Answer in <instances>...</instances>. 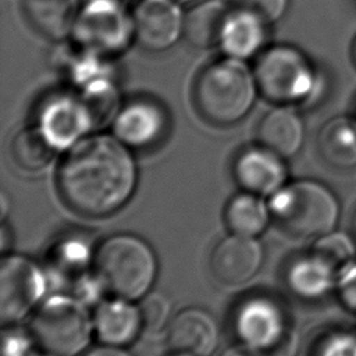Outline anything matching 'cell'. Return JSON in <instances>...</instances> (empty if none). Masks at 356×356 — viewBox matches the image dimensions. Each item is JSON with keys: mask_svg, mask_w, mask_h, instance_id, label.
<instances>
[{"mask_svg": "<svg viewBox=\"0 0 356 356\" xmlns=\"http://www.w3.org/2000/svg\"><path fill=\"white\" fill-rule=\"evenodd\" d=\"M165 128L164 110L149 99L125 104L113 121L114 135L127 146L143 147L160 138Z\"/></svg>", "mask_w": 356, "mask_h": 356, "instance_id": "obj_13", "label": "cell"}, {"mask_svg": "<svg viewBox=\"0 0 356 356\" xmlns=\"http://www.w3.org/2000/svg\"><path fill=\"white\" fill-rule=\"evenodd\" d=\"M93 321L79 299L53 296L35 312L31 323L33 341L53 356H75L88 345Z\"/></svg>", "mask_w": 356, "mask_h": 356, "instance_id": "obj_5", "label": "cell"}, {"mask_svg": "<svg viewBox=\"0 0 356 356\" xmlns=\"http://www.w3.org/2000/svg\"><path fill=\"white\" fill-rule=\"evenodd\" d=\"M335 291L343 307L356 313V259L338 270Z\"/></svg>", "mask_w": 356, "mask_h": 356, "instance_id": "obj_29", "label": "cell"}, {"mask_svg": "<svg viewBox=\"0 0 356 356\" xmlns=\"http://www.w3.org/2000/svg\"><path fill=\"white\" fill-rule=\"evenodd\" d=\"M174 356H191V355H182V353H174Z\"/></svg>", "mask_w": 356, "mask_h": 356, "instance_id": "obj_37", "label": "cell"}, {"mask_svg": "<svg viewBox=\"0 0 356 356\" xmlns=\"http://www.w3.org/2000/svg\"><path fill=\"white\" fill-rule=\"evenodd\" d=\"M229 10L220 0H204L193 6L184 15L182 35L199 49L218 46Z\"/></svg>", "mask_w": 356, "mask_h": 356, "instance_id": "obj_21", "label": "cell"}, {"mask_svg": "<svg viewBox=\"0 0 356 356\" xmlns=\"http://www.w3.org/2000/svg\"><path fill=\"white\" fill-rule=\"evenodd\" d=\"M28 356H53V355H49V353H44V355H28Z\"/></svg>", "mask_w": 356, "mask_h": 356, "instance_id": "obj_36", "label": "cell"}, {"mask_svg": "<svg viewBox=\"0 0 356 356\" xmlns=\"http://www.w3.org/2000/svg\"><path fill=\"white\" fill-rule=\"evenodd\" d=\"M88 249L81 242H67L54 254L53 267L61 280L81 284L88 264Z\"/></svg>", "mask_w": 356, "mask_h": 356, "instance_id": "obj_25", "label": "cell"}, {"mask_svg": "<svg viewBox=\"0 0 356 356\" xmlns=\"http://www.w3.org/2000/svg\"><path fill=\"white\" fill-rule=\"evenodd\" d=\"M303 122L296 111L280 106L268 111L257 127V140L280 157L293 156L303 142Z\"/></svg>", "mask_w": 356, "mask_h": 356, "instance_id": "obj_16", "label": "cell"}, {"mask_svg": "<svg viewBox=\"0 0 356 356\" xmlns=\"http://www.w3.org/2000/svg\"><path fill=\"white\" fill-rule=\"evenodd\" d=\"M83 356H129V355L125 350L120 349L118 346L106 343L104 346H99L86 352Z\"/></svg>", "mask_w": 356, "mask_h": 356, "instance_id": "obj_32", "label": "cell"}, {"mask_svg": "<svg viewBox=\"0 0 356 356\" xmlns=\"http://www.w3.org/2000/svg\"><path fill=\"white\" fill-rule=\"evenodd\" d=\"M28 22L51 40H63L72 33L78 17V0H22Z\"/></svg>", "mask_w": 356, "mask_h": 356, "instance_id": "obj_18", "label": "cell"}, {"mask_svg": "<svg viewBox=\"0 0 356 356\" xmlns=\"http://www.w3.org/2000/svg\"><path fill=\"white\" fill-rule=\"evenodd\" d=\"M352 60H353V64L356 67V38H355V42L352 44Z\"/></svg>", "mask_w": 356, "mask_h": 356, "instance_id": "obj_34", "label": "cell"}, {"mask_svg": "<svg viewBox=\"0 0 356 356\" xmlns=\"http://www.w3.org/2000/svg\"><path fill=\"white\" fill-rule=\"evenodd\" d=\"M44 293V277L29 259L4 256L0 263V318L11 324L25 317Z\"/></svg>", "mask_w": 356, "mask_h": 356, "instance_id": "obj_8", "label": "cell"}, {"mask_svg": "<svg viewBox=\"0 0 356 356\" xmlns=\"http://www.w3.org/2000/svg\"><path fill=\"white\" fill-rule=\"evenodd\" d=\"M352 227H353V239H355V242H356V211H355V216H353Z\"/></svg>", "mask_w": 356, "mask_h": 356, "instance_id": "obj_35", "label": "cell"}, {"mask_svg": "<svg viewBox=\"0 0 356 356\" xmlns=\"http://www.w3.org/2000/svg\"><path fill=\"white\" fill-rule=\"evenodd\" d=\"M217 341V324L202 309H184L167 325V342L174 353L209 356L214 352Z\"/></svg>", "mask_w": 356, "mask_h": 356, "instance_id": "obj_12", "label": "cell"}, {"mask_svg": "<svg viewBox=\"0 0 356 356\" xmlns=\"http://www.w3.org/2000/svg\"><path fill=\"white\" fill-rule=\"evenodd\" d=\"M232 8L249 13L270 25L278 21L288 8V0H231Z\"/></svg>", "mask_w": 356, "mask_h": 356, "instance_id": "obj_28", "label": "cell"}, {"mask_svg": "<svg viewBox=\"0 0 356 356\" xmlns=\"http://www.w3.org/2000/svg\"><path fill=\"white\" fill-rule=\"evenodd\" d=\"M324 260L331 263L337 270L355 259L356 242L342 232H328L317 238L313 250Z\"/></svg>", "mask_w": 356, "mask_h": 356, "instance_id": "obj_26", "label": "cell"}, {"mask_svg": "<svg viewBox=\"0 0 356 356\" xmlns=\"http://www.w3.org/2000/svg\"><path fill=\"white\" fill-rule=\"evenodd\" d=\"M93 266L100 285L115 298H143L152 286L157 261L150 246L138 236L114 235L97 249Z\"/></svg>", "mask_w": 356, "mask_h": 356, "instance_id": "obj_3", "label": "cell"}, {"mask_svg": "<svg viewBox=\"0 0 356 356\" xmlns=\"http://www.w3.org/2000/svg\"><path fill=\"white\" fill-rule=\"evenodd\" d=\"M170 302L161 293L145 295L139 305L142 327L147 332H160L170 323Z\"/></svg>", "mask_w": 356, "mask_h": 356, "instance_id": "obj_27", "label": "cell"}, {"mask_svg": "<svg viewBox=\"0 0 356 356\" xmlns=\"http://www.w3.org/2000/svg\"><path fill=\"white\" fill-rule=\"evenodd\" d=\"M236 331L243 343L270 350L285 335L282 313L264 299H252L236 314Z\"/></svg>", "mask_w": 356, "mask_h": 356, "instance_id": "obj_15", "label": "cell"}, {"mask_svg": "<svg viewBox=\"0 0 356 356\" xmlns=\"http://www.w3.org/2000/svg\"><path fill=\"white\" fill-rule=\"evenodd\" d=\"M263 249L253 236L232 234L221 239L211 252L210 270L227 286L248 282L260 268Z\"/></svg>", "mask_w": 356, "mask_h": 356, "instance_id": "obj_11", "label": "cell"}, {"mask_svg": "<svg viewBox=\"0 0 356 356\" xmlns=\"http://www.w3.org/2000/svg\"><path fill=\"white\" fill-rule=\"evenodd\" d=\"M270 209L277 224L298 238H320L331 232L339 216L334 193L325 185L307 179L277 191Z\"/></svg>", "mask_w": 356, "mask_h": 356, "instance_id": "obj_4", "label": "cell"}, {"mask_svg": "<svg viewBox=\"0 0 356 356\" xmlns=\"http://www.w3.org/2000/svg\"><path fill=\"white\" fill-rule=\"evenodd\" d=\"M253 75L259 93L281 106L307 99L316 85V72L309 58L299 49L286 44L263 50Z\"/></svg>", "mask_w": 356, "mask_h": 356, "instance_id": "obj_6", "label": "cell"}, {"mask_svg": "<svg viewBox=\"0 0 356 356\" xmlns=\"http://www.w3.org/2000/svg\"><path fill=\"white\" fill-rule=\"evenodd\" d=\"M266 26L254 15L231 7L218 46L228 57L249 58L261 49L267 35Z\"/></svg>", "mask_w": 356, "mask_h": 356, "instance_id": "obj_19", "label": "cell"}, {"mask_svg": "<svg viewBox=\"0 0 356 356\" xmlns=\"http://www.w3.org/2000/svg\"><path fill=\"white\" fill-rule=\"evenodd\" d=\"M93 328L103 343L127 345L143 328L139 307L120 298L103 302L95 312Z\"/></svg>", "mask_w": 356, "mask_h": 356, "instance_id": "obj_17", "label": "cell"}, {"mask_svg": "<svg viewBox=\"0 0 356 356\" xmlns=\"http://www.w3.org/2000/svg\"><path fill=\"white\" fill-rule=\"evenodd\" d=\"M270 213L257 195L246 192L234 196L228 202L224 218L232 234L254 238L266 228Z\"/></svg>", "mask_w": 356, "mask_h": 356, "instance_id": "obj_23", "label": "cell"}, {"mask_svg": "<svg viewBox=\"0 0 356 356\" xmlns=\"http://www.w3.org/2000/svg\"><path fill=\"white\" fill-rule=\"evenodd\" d=\"M257 92L254 75L243 60L227 56L202 70L193 100L206 121L229 125L248 114Z\"/></svg>", "mask_w": 356, "mask_h": 356, "instance_id": "obj_2", "label": "cell"}, {"mask_svg": "<svg viewBox=\"0 0 356 356\" xmlns=\"http://www.w3.org/2000/svg\"><path fill=\"white\" fill-rule=\"evenodd\" d=\"M221 356H261L256 348L243 343L242 346H232L227 349Z\"/></svg>", "mask_w": 356, "mask_h": 356, "instance_id": "obj_33", "label": "cell"}, {"mask_svg": "<svg viewBox=\"0 0 356 356\" xmlns=\"http://www.w3.org/2000/svg\"><path fill=\"white\" fill-rule=\"evenodd\" d=\"M281 159L263 146L248 149L235 160V179L246 192L254 195L275 193L286 179V168Z\"/></svg>", "mask_w": 356, "mask_h": 356, "instance_id": "obj_14", "label": "cell"}, {"mask_svg": "<svg viewBox=\"0 0 356 356\" xmlns=\"http://www.w3.org/2000/svg\"><path fill=\"white\" fill-rule=\"evenodd\" d=\"M317 356H356V334L341 331L328 335L320 345Z\"/></svg>", "mask_w": 356, "mask_h": 356, "instance_id": "obj_30", "label": "cell"}, {"mask_svg": "<svg viewBox=\"0 0 356 356\" xmlns=\"http://www.w3.org/2000/svg\"><path fill=\"white\" fill-rule=\"evenodd\" d=\"M28 339L24 335L11 331L10 334H4L3 339V353L4 356H26Z\"/></svg>", "mask_w": 356, "mask_h": 356, "instance_id": "obj_31", "label": "cell"}, {"mask_svg": "<svg viewBox=\"0 0 356 356\" xmlns=\"http://www.w3.org/2000/svg\"><path fill=\"white\" fill-rule=\"evenodd\" d=\"M56 150L57 147L39 127L19 131L11 145L14 161L28 171H38L46 167Z\"/></svg>", "mask_w": 356, "mask_h": 356, "instance_id": "obj_24", "label": "cell"}, {"mask_svg": "<svg viewBox=\"0 0 356 356\" xmlns=\"http://www.w3.org/2000/svg\"><path fill=\"white\" fill-rule=\"evenodd\" d=\"M177 3H186V1H189V0H175Z\"/></svg>", "mask_w": 356, "mask_h": 356, "instance_id": "obj_38", "label": "cell"}, {"mask_svg": "<svg viewBox=\"0 0 356 356\" xmlns=\"http://www.w3.org/2000/svg\"><path fill=\"white\" fill-rule=\"evenodd\" d=\"M82 50L96 56L122 51L134 35V19L120 0H86L71 33Z\"/></svg>", "mask_w": 356, "mask_h": 356, "instance_id": "obj_7", "label": "cell"}, {"mask_svg": "<svg viewBox=\"0 0 356 356\" xmlns=\"http://www.w3.org/2000/svg\"><path fill=\"white\" fill-rule=\"evenodd\" d=\"M338 270L312 252L296 259L286 274L289 288L303 299H318L335 289Z\"/></svg>", "mask_w": 356, "mask_h": 356, "instance_id": "obj_20", "label": "cell"}, {"mask_svg": "<svg viewBox=\"0 0 356 356\" xmlns=\"http://www.w3.org/2000/svg\"><path fill=\"white\" fill-rule=\"evenodd\" d=\"M39 128L57 149L75 145L82 135L95 129L82 99L71 93L56 95L43 103L39 111Z\"/></svg>", "mask_w": 356, "mask_h": 356, "instance_id": "obj_10", "label": "cell"}, {"mask_svg": "<svg viewBox=\"0 0 356 356\" xmlns=\"http://www.w3.org/2000/svg\"><path fill=\"white\" fill-rule=\"evenodd\" d=\"M57 185L76 213L100 217L114 213L135 191V161L115 135H95L72 145L58 168Z\"/></svg>", "mask_w": 356, "mask_h": 356, "instance_id": "obj_1", "label": "cell"}, {"mask_svg": "<svg viewBox=\"0 0 356 356\" xmlns=\"http://www.w3.org/2000/svg\"><path fill=\"white\" fill-rule=\"evenodd\" d=\"M132 19L134 39L150 51L170 49L182 33L184 17L175 0H139Z\"/></svg>", "mask_w": 356, "mask_h": 356, "instance_id": "obj_9", "label": "cell"}, {"mask_svg": "<svg viewBox=\"0 0 356 356\" xmlns=\"http://www.w3.org/2000/svg\"><path fill=\"white\" fill-rule=\"evenodd\" d=\"M317 147L332 167L349 168L356 165V120L350 117H334L318 132Z\"/></svg>", "mask_w": 356, "mask_h": 356, "instance_id": "obj_22", "label": "cell"}]
</instances>
